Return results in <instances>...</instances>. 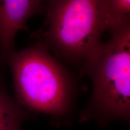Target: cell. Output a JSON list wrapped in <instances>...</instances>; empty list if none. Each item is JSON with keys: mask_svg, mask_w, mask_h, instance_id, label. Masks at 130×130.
I'll use <instances>...</instances> for the list:
<instances>
[{"mask_svg": "<svg viewBox=\"0 0 130 130\" xmlns=\"http://www.w3.org/2000/svg\"><path fill=\"white\" fill-rule=\"evenodd\" d=\"M116 26L129 21L130 0H107Z\"/></svg>", "mask_w": 130, "mask_h": 130, "instance_id": "8992f818", "label": "cell"}, {"mask_svg": "<svg viewBox=\"0 0 130 130\" xmlns=\"http://www.w3.org/2000/svg\"><path fill=\"white\" fill-rule=\"evenodd\" d=\"M116 27L107 0H57L50 13L49 33L57 46L89 60L107 30Z\"/></svg>", "mask_w": 130, "mask_h": 130, "instance_id": "3957f363", "label": "cell"}, {"mask_svg": "<svg viewBox=\"0 0 130 130\" xmlns=\"http://www.w3.org/2000/svg\"><path fill=\"white\" fill-rule=\"evenodd\" d=\"M108 42L101 43L88 60L93 82L92 107L81 121H129L130 28L129 21L112 28Z\"/></svg>", "mask_w": 130, "mask_h": 130, "instance_id": "6da1fadb", "label": "cell"}, {"mask_svg": "<svg viewBox=\"0 0 130 130\" xmlns=\"http://www.w3.org/2000/svg\"><path fill=\"white\" fill-rule=\"evenodd\" d=\"M9 63L17 102L21 107L55 118L67 113L69 80L46 52L40 48L27 49L11 54Z\"/></svg>", "mask_w": 130, "mask_h": 130, "instance_id": "7a4b0ae2", "label": "cell"}, {"mask_svg": "<svg viewBox=\"0 0 130 130\" xmlns=\"http://www.w3.org/2000/svg\"><path fill=\"white\" fill-rule=\"evenodd\" d=\"M26 113L0 85V130H22Z\"/></svg>", "mask_w": 130, "mask_h": 130, "instance_id": "5b68a950", "label": "cell"}, {"mask_svg": "<svg viewBox=\"0 0 130 130\" xmlns=\"http://www.w3.org/2000/svg\"><path fill=\"white\" fill-rule=\"evenodd\" d=\"M40 1V0H39V1Z\"/></svg>", "mask_w": 130, "mask_h": 130, "instance_id": "52a82bcc", "label": "cell"}, {"mask_svg": "<svg viewBox=\"0 0 130 130\" xmlns=\"http://www.w3.org/2000/svg\"><path fill=\"white\" fill-rule=\"evenodd\" d=\"M39 0H0V48L7 55L17 32L34 12Z\"/></svg>", "mask_w": 130, "mask_h": 130, "instance_id": "277c9868", "label": "cell"}]
</instances>
